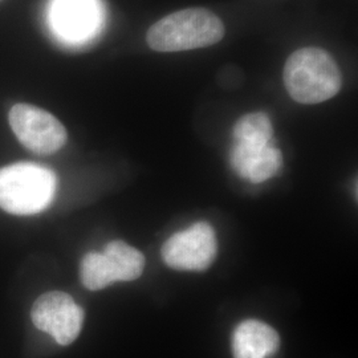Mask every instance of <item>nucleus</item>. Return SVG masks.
I'll return each mask as SVG.
<instances>
[{
  "mask_svg": "<svg viewBox=\"0 0 358 358\" xmlns=\"http://www.w3.org/2000/svg\"><path fill=\"white\" fill-rule=\"evenodd\" d=\"M285 90L294 101L320 103L334 97L343 85L338 65L320 48L294 52L284 66Z\"/></svg>",
  "mask_w": 358,
  "mask_h": 358,
  "instance_id": "obj_1",
  "label": "nucleus"
},
{
  "mask_svg": "<svg viewBox=\"0 0 358 358\" xmlns=\"http://www.w3.org/2000/svg\"><path fill=\"white\" fill-rule=\"evenodd\" d=\"M224 36V26L215 13L187 8L158 20L148 32V44L157 52H182L205 48Z\"/></svg>",
  "mask_w": 358,
  "mask_h": 358,
  "instance_id": "obj_2",
  "label": "nucleus"
},
{
  "mask_svg": "<svg viewBox=\"0 0 358 358\" xmlns=\"http://www.w3.org/2000/svg\"><path fill=\"white\" fill-rule=\"evenodd\" d=\"M57 178L47 167L19 162L0 169V208L15 215H35L51 205Z\"/></svg>",
  "mask_w": 358,
  "mask_h": 358,
  "instance_id": "obj_3",
  "label": "nucleus"
},
{
  "mask_svg": "<svg viewBox=\"0 0 358 358\" xmlns=\"http://www.w3.org/2000/svg\"><path fill=\"white\" fill-rule=\"evenodd\" d=\"M145 268V256L122 241L106 244L103 252H88L80 264V279L90 291H100L115 282H133Z\"/></svg>",
  "mask_w": 358,
  "mask_h": 358,
  "instance_id": "obj_4",
  "label": "nucleus"
},
{
  "mask_svg": "<svg viewBox=\"0 0 358 358\" xmlns=\"http://www.w3.org/2000/svg\"><path fill=\"white\" fill-rule=\"evenodd\" d=\"M162 259L170 268L202 272L214 263L217 254V235L206 223H194L186 230L176 232L161 250Z\"/></svg>",
  "mask_w": 358,
  "mask_h": 358,
  "instance_id": "obj_5",
  "label": "nucleus"
},
{
  "mask_svg": "<svg viewBox=\"0 0 358 358\" xmlns=\"http://www.w3.org/2000/svg\"><path fill=\"white\" fill-rule=\"evenodd\" d=\"M10 125L20 143L34 153H56L66 142L63 124L34 105L16 103L10 110Z\"/></svg>",
  "mask_w": 358,
  "mask_h": 358,
  "instance_id": "obj_6",
  "label": "nucleus"
},
{
  "mask_svg": "<svg viewBox=\"0 0 358 358\" xmlns=\"http://www.w3.org/2000/svg\"><path fill=\"white\" fill-rule=\"evenodd\" d=\"M31 317L41 332L48 333L59 345H71L81 332L84 310L71 294L53 291L35 301Z\"/></svg>",
  "mask_w": 358,
  "mask_h": 358,
  "instance_id": "obj_7",
  "label": "nucleus"
},
{
  "mask_svg": "<svg viewBox=\"0 0 358 358\" xmlns=\"http://www.w3.org/2000/svg\"><path fill=\"white\" fill-rule=\"evenodd\" d=\"M48 23L55 36L81 44L97 35L103 23L100 0H51Z\"/></svg>",
  "mask_w": 358,
  "mask_h": 358,
  "instance_id": "obj_8",
  "label": "nucleus"
},
{
  "mask_svg": "<svg viewBox=\"0 0 358 358\" xmlns=\"http://www.w3.org/2000/svg\"><path fill=\"white\" fill-rule=\"evenodd\" d=\"M230 161L234 171L252 183H262L275 177L282 165L280 150L271 142H235Z\"/></svg>",
  "mask_w": 358,
  "mask_h": 358,
  "instance_id": "obj_9",
  "label": "nucleus"
},
{
  "mask_svg": "<svg viewBox=\"0 0 358 358\" xmlns=\"http://www.w3.org/2000/svg\"><path fill=\"white\" fill-rule=\"evenodd\" d=\"M279 348V334L263 321H242L232 334L234 358H269Z\"/></svg>",
  "mask_w": 358,
  "mask_h": 358,
  "instance_id": "obj_10",
  "label": "nucleus"
},
{
  "mask_svg": "<svg viewBox=\"0 0 358 358\" xmlns=\"http://www.w3.org/2000/svg\"><path fill=\"white\" fill-rule=\"evenodd\" d=\"M273 136V129L268 115L262 112L248 113L238 120L234 127L235 142L269 143Z\"/></svg>",
  "mask_w": 358,
  "mask_h": 358,
  "instance_id": "obj_11",
  "label": "nucleus"
}]
</instances>
